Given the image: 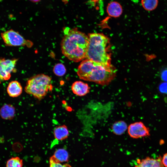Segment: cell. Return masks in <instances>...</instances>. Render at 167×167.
Returning <instances> with one entry per match:
<instances>
[{
  "label": "cell",
  "mask_w": 167,
  "mask_h": 167,
  "mask_svg": "<svg viewBox=\"0 0 167 167\" xmlns=\"http://www.w3.org/2000/svg\"><path fill=\"white\" fill-rule=\"evenodd\" d=\"M1 35L6 46H25L30 48L33 45L32 41L25 39L18 32L12 29L2 32Z\"/></svg>",
  "instance_id": "5"
},
{
  "label": "cell",
  "mask_w": 167,
  "mask_h": 167,
  "mask_svg": "<svg viewBox=\"0 0 167 167\" xmlns=\"http://www.w3.org/2000/svg\"><path fill=\"white\" fill-rule=\"evenodd\" d=\"M162 164L165 167H167V153L164 154L162 157Z\"/></svg>",
  "instance_id": "22"
},
{
  "label": "cell",
  "mask_w": 167,
  "mask_h": 167,
  "mask_svg": "<svg viewBox=\"0 0 167 167\" xmlns=\"http://www.w3.org/2000/svg\"><path fill=\"white\" fill-rule=\"evenodd\" d=\"M160 77L163 82H167V66H163L160 70Z\"/></svg>",
  "instance_id": "19"
},
{
  "label": "cell",
  "mask_w": 167,
  "mask_h": 167,
  "mask_svg": "<svg viewBox=\"0 0 167 167\" xmlns=\"http://www.w3.org/2000/svg\"><path fill=\"white\" fill-rule=\"evenodd\" d=\"M23 161L18 156L12 157L7 160L6 167H23Z\"/></svg>",
  "instance_id": "17"
},
{
  "label": "cell",
  "mask_w": 167,
  "mask_h": 167,
  "mask_svg": "<svg viewBox=\"0 0 167 167\" xmlns=\"http://www.w3.org/2000/svg\"><path fill=\"white\" fill-rule=\"evenodd\" d=\"M17 58L6 59L0 58V83L10 79L12 73L16 71Z\"/></svg>",
  "instance_id": "6"
},
{
  "label": "cell",
  "mask_w": 167,
  "mask_h": 167,
  "mask_svg": "<svg viewBox=\"0 0 167 167\" xmlns=\"http://www.w3.org/2000/svg\"><path fill=\"white\" fill-rule=\"evenodd\" d=\"M135 167H165L162 161V157L160 156L155 159L147 157L140 160L138 159Z\"/></svg>",
  "instance_id": "8"
},
{
  "label": "cell",
  "mask_w": 167,
  "mask_h": 167,
  "mask_svg": "<svg viewBox=\"0 0 167 167\" xmlns=\"http://www.w3.org/2000/svg\"><path fill=\"white\" fill-rule=\"evenodd\" d=\"M62 1L66 2L68 1V0H62Z\"/></svg>",
  "instance_id": "24"
},
{
  "label": "cell",
  "mask_w": 167,
  "mask_h": 167,
  "mask_svg": "<svg viewBox=\"0 0 167 167\" xmlns=\"http://www.w3.org/2000/svg\"><path fill=\"white\" fill-rule=\"evenodd\" d=\"M117 70L111 64L108 65L85 59L79 65L77 74L82 80L102 85H107L115 78Z\"/></svg>",
  "instance_id": "2"
},
{
  "label": "cell",
  "mask_w": 167,
  "mask_h": 167,
  "mask_svg": "<svg viewBox=\"0 0 167 167\" xmlns=\"http://www.w3.org/2000/svg\"><path fill=\"white\" fill-rule=\"evenodd\" d=\"M29 0L34 2H38L40 1L41 0Z\"/></svg>",
  "instance_id": "23"
},
{
  "label": "cell",
  "mask_w": 167,
  "mask_h": 167,
  "mask_svg": "<svg viewBox=\"0 0 167 167\" xmlns=\"http://www.w3.org/2000/svg\"><path fill=\"white\" fill-rule=\"evenodd\" d=\"M49 167H71L70 165L68 163L62 164L57 162L49 159Z\"/></svg>",
  "instance_id": "20"
},
{
  "label": "cell",
  "mask_w": 167,
  "mask_h": 167,
  "mask_svg": "<svg viewBox=\"0 0 167 167\" xmlns=\"http://www.w3.org/2000/svg\"><path fill=\"white\" fill-rule=\"evenodd\" d=\"M127 128V124L125 122L122 120H119L113 124L111 127V130L113 132L115 135H121L125 132Z\"/></svg>",
  "instance_id": "15"
},
{
  "label": "cell",
  "mask_w": 167,
  "mask_h": 167,
  "mask_svg": "<svg viewBox=\"0 0 167 167\" xmlns=\"http://www.w3.org/2000/svg\"><path fill=\"white\" fill-rule=\"evenodd\" d=\"M6 91L11 97H18L21 95L23 91V88L20 83L17 80L11 81L8 85Z\"/></svg>",
  "instance_id": "11"
},
{
  "label": "cell",
  "mask_w": 167,
  "mask_h": 167,
  "mask_svg": "<svg viewBox=\"0 0 167 167\" xmlns=\"http://www.w3.org/2000/svg\"><path fill=\"white\" fill-rule=\"evenodd\" d=\"M129 135L134 139L148 136L150 135V130L141 122H137L131 123L127 128Z\"/></svg>",
  "instance_id": "7"
},
{
  "label": "cell",
  "mask_w": 167,
  "mask_h": 167,
  "mask_svg": "<svg viewBox=\"0 0 167 167\" xmlns=\"http://www.w3.org/2000/svg\"><path fill=\"white\" fill-rule=\"evenodd\" d=\"M71 88L74 94L78 96H82L89 92L90 88L87 83L81 81H76L72 83Z\"/></svg>",
  "instance_id": "9"
},
{
  "label": "cell",
  "mask_w": 167,
  "mask_h": 167,
  "mask_svg": "<svg viewBox=\"0 0 167 167\" xmlns=\"http://www.w3.org/2000/svg\"><path fill=\"white\" fill-rule=\"evenodd\" d=\"M159 0H141V3L143 8L147 11H152L157 7Z\"/></svg>",
  "instance_id": "16"
},
{
  "label": "cell",
  "mask_w": 167,
  "mask_h": 167,
  "mask_svg": "<svg viewBox=\"0 0 167 167\" xmlns=\"http://www.w3.org/2000/svg\"><path fill=\"white\" fill-rule=\"evenodd\" d=\"M88 44L86 59L106 65H111L109 38L101 33L88 35Z\"/></svg>",
  "instance_id": "3"
},
{
  "label": "cell",
  "mask_w": 167,
  "mask_h": 167,
  "mask_svg": "<svg viewBox=\"0 0 167 167\" xmlns=\"http://www.w3.org/2000/svg\"><path fill=\"white\" fill-rule=\"evenodd\" d=\"M64 36L61 43L62 54L69 60L75 62L86 58L88 37L75 28L65 27Z\"/></svg>",
  "instance_id": "1"
},
{
  "label": "cell",
  "mask_w": 167,
  "mask_h": 167,
  "mask_svg": "<svg viewBox=\"0 0 167 167\" xmlns=\"http://www.w3.org/2000/svg\"><path fill=\"white\" fill-rule=\"evenodd\" d=\"M53 71L55 75L58 76H62L65 74L66 70L62 64L58 63L54 66Z\"/></svg>",
  "instance_id": "18"
},
{
  "label": "cell",
  "mask_w": 167,
  "mask_h": 167,
  "mask_svg": "<svg viewBox=\"0 0 167 167\" xmlns=\"http://www.w3.org/2000/svg\"><path fill=\"white\" fill-rule=\"evenodd\" d=\"M15 113V108L11 104H5L0 108V116L3 119L12 120L14 118Z\"/></svg>",
  "instance_id": "12"
},
{
  "label": "cell",
  "mask_w": 167,
  "mask_h": 167,
  "mask_svg": "<svg viewBox=\"0 0 167 167\" xmlns=\"http://www.w3.org/2000/svg\"><path fill=\"white\" fill-rule=\"evenodd\" d=\"M106 12L109 16L117 18L122 14L123 8L122 6L119 2L113 1L108 4L106 7Z\"/></svg>",
  "instance_id": "10"
},
{
  "label": "cell",
  "mask_w": 167,
  "mask_h": 167,
  "mask_svg": "<svg viewBox=\"0 0 167 167\" xmlns=\"http://www.w3.org/2000/svg\"><path fill=\"white\" fill-rule=\"evenodd\" d=\"M69 155L67 151L64 148H59L54 152L53 155L50 158L54 161L62 163L68 162Z\"/></svg>",
  "instance_id": "13"
},
{
  "label": "cell",
  "mask_w": 167,
  "mask_h": 167,
  "mask_svg": "<svg viewBox=\"0 0 167 167\" xmlns=\"http://www.w3.org/2000/svg\"><path fill=\"white\" fill-rule=\"evenodd\" d=\"M53 88L51 77L40 74L32 77L28 80L24 91L35 98L41 100L52 90Z\"/></svg>",
  "instance_id": "4"
},
{
  "label": "cell",
  "mask_w": 167,
  "mask_h": 167,
  "mask_svg": "<svg viewBox=\"0 0 167 167\" xmlns=\"http://www.w3.org/2000/svg\"><path fill=\"white\" fill-rule=\"evenodd\" d=\"M158 89L161 93L167 94V82H163L160 84Z\"/></svg>",
  "instance_id": "21"
},
{
  "label": "cell",
  "mask_w": 167,
  "mask_h": 167,
  "mask_svg": "<svg viewBox=\"0 0 167 167\" xmlns=\"http://www.w3.org/2000/svg\"><path fill=\"white\" fill-rule=\"evenodd\" d=\"M53 134L55 140L62 141L68 138L69 132L67 127L66 125H62L55 127Z\"/></svg>",
  "instance_id": "14"
}]
</instances>
